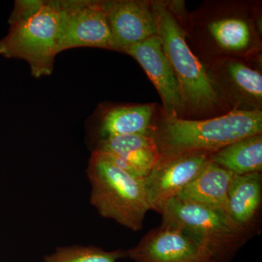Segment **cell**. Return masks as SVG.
Listing matches in <instances>:
<instances>
[{"label":"cell","mask_w":262,"mask_h":262,"mask_svg":"<svg viewBox=\"0 0 262 262\" xmlns=\"http://www.w3.org/2000/svg\"><path fill=\"white\" fill-rule=\"evenodd\" d=\"M262 134L260 110H231L205 120L177 118L164 113L159 125L151 127L160 158L203 151L213 153L236 141Z\"/></svg>","instance_id":"obj_1"},{"label":"cell","mask_w":262,"mask_h":262,"mask_svg":"<svg viewBox=\"0 0 262 262\" xmlns=\"http://www.w3.org/2000/svg\"><path fill=\"white\" fill-rule=\"evenodd\" d=\"M157 32L165 56L178 80L186 116H206L227 103L209 72L193 53L185 32L165 3H151Z\"/></svg>","instance_id":"obj_2"},{"label":"cell","mask_w":262,"mask_h":262,"mask_svg":"<svg viewBox=\"0 0 262 262\" xmlns=\"http://www.w3.org/2000/svg\"><path fill=\"white\" fill-rule=\"evenodd\" d=\"M91 184L90 203L103 218L138 232L151 210L144 179L117 167L107 157L93 151L87 170Z\"/></svg>","instance_id":"obj_3"},{"label":"cell","mask_w":262,"mask_h":262,"mask_svg":"<svg viewBox=\"0 0 262 262\" xmlns=\"http://www.w3.org/2000/svg\"><path fill=\"white\" fill-rule=\"evenodd\" d=\"M158 213L163 222L179 227L196 241L214 262L230 259L247 237L248 231L229 215L178 196L165 202Z\"/></svg>","instance_id":"obj_4"},{"label":"cell","mask_w":262,"mask_h":262,"mask_svg":"<svg viewBox=\"0 0 262 262\" xmlns=\"http://www.w3.org/2000/svg\"><path fill=\"white\" fill-rule=\"evenodd\" d=\"M58 24L56 1H45L30 18L10 24L8 35L0 41V55L27 61L36 78L51 75L58 54Z\"/></svg>","instance_id":"obj_5"},{"label":"cell","mask_w":262,"mask_h":262,"mask_svg":"<svg viewBox=\"0 0 262 262\" xmlns=\"http://www.w3.org/2000/svg\"><path fill=\"white\" fill-rule=\"evenodd\" d=\"M59 15L58 53L75 48L113 51L103 1H56Z\"/></svg>","instance_id":"obj_6"},{"label":"cell","mask_w":262,"mask_h":262,"mask_svg":"<svg viewBox=\"0 0 262 262\" xmlns=\"http://www.w3.org/2000/svg\"><path fill=\"white\" fill-rule=\"evenodd\" d=\"M127 257L134 262H214L192 237L165 222L127 250Z\"/></svg>","instance_id":"obj_7"},{"label":"cell","mask_w":262,"mask_h":262,"mask_svg":"<svg viewBox=\"0 0 262 262\" xmlns=\"http://www.w3.org/2000/svg\"><path fill=\"white\" fill-rule=\"evenodd\" d=\"M211 154L193 151L160 158L144 179L151 210L158 212L165 202L177 196L194 180L209 162Z\"/></svg>","instance_id":"obj_8"},{"label":"cell","mask_w":262,"mask_h":262,"mask_svg":"<svg viewBox=\"0 0 262 262\" xmlns=\"http://www.w3.org/2000/svg\"><path fill=\"white\" fill-rule=\"evenodd\" d=\"M123 53L133 57L145 71L159 93L164 113L184 119L185 108L179 82L165 56L158 34L127 48Z\"/></svg>","instance_id":"obj_9"},{"label":"cell","mask_w":262,"mask_h":262,"mask_svg":"<svg viewBox=\"0 0 262 262\" xmlns=\"http://www.w3.org/2000/svg\"><path fill=\"white\" fill-rule=\"evenodd\" d=\"M103 3L113 51L123 53L127 48L158 34L151 3L137 0Z\"/></svg>","instance_id":"obj_10"},{"label":"cell","mask_w":262,"mask_h":262,"mask_svg":"<svg viewBox=\"0 0 262 262\" xmlns=\"http://www.w3.org/2000/svg\"><path fill=\"white\" fill-rule=\"evenodd\" d=\"M221 61L209 74L224 100L231 97L235 110L261 111V73L234 58Z\"/></svg>","instance_id":"obj_11"},{"label":"cell","mask_w":262,"mask_h":262,"mask_svg":"<svg viewBox=\"0 0 262 262\" xmlns=\"http://www.w3.org/2000/svg\"><path fill=\"white\" fill-rule=\"evenodd\" d=\"M155 104H122L103 108L93 128L98 141L131 134H149Z\"/></svg>","instance_id":"obj_12"},{"label":"cell","mask_w":262,"mask_h":262,"mask_svg":"<svg viewBox=\"0 0 262 262\" xmlns=\"http://www.w3.org/2000/svg\"><path fill=\"white\" fill-rule=\"evenodd\" d=\"M120 158L130 165L141 179H146L159 161L157 141L150 134L115 136L98 141L94 150Z\"/></svg>","instance_id":"obj_13"},{"label":"cell","mask_w":262,"mask_h":262,"mask_svg":"<svg viewBox=\"0 0 262 262\" xmlns=\"http://www.w3.org/2000/svg\"><path fill=\"white\" fill-rule=\"evenodd\" d=\"M234 175L209 160L199 175L176 196L229 216L227 195Z\"/></svg>","instance_id":"obj_14"},{"label":"cell","mask_w":262,"mask_h":262,"mask_svg":"<svg viewBox=\"0 0 262 262\" xmlns=\"http://www.w3.org/2000/svg\"><path fill=\"white\" fill-rule=\"evenodd\" d=\"M261 173L234 174L228 190L229 216L248 231L261 203Z\"/></svg>","instance_id":"obj_15"},{"label":"cell","mask_w":262,"mask_h":262,"mask_svg":"<svg viewBox=\"0 0 262 262\" xmlns=\"http://www.w3.org/2000/svg\"><path fill=\"white\" fill-rule=\"evenodd\" d=\"M209 160L235 175L261 173L262 134L245 138L211 153Z\"/></svg>","instance_id":"obj_16"},{"label":"cell","mask_w":262,"mask_h":262,"mask_svg":"<svg viewBox=\"0 0 262 262\" xmlns=\"http://www.w3.org/2000/svg\"><path fill=\"white\" fill-rule=\"evenodd\" d=\"M208 35L219 49L229 54L247 51L253 42L251 25L239 16L212 19L207 24Z\"/></svg>","instance_id":"obj_17"},{"label":"cell","mask_w":262,"mask_h":262,"mask_svg":"<svg viewBox=\"0 0 262 262\" xmlns=\"http://www.w3.org/2000/svg\"><path fill=\"white\" fill-rule=\"evenodd\" d=\"M124 257H127L125 250L106 251L96 246H71L57 248L45 256L44 262H117Z\"/></svg>","instance_id":"obj_18"},{"label":"cell","mask_w":262,"mask_h":262,"mask_svg":"<svg viewBox=\"0 0 262 262\" xmlns=\"http://www.w3.org/2000/svg\"><path fill=\"white\" fill-rule=\"evenodd\" d=\"M44 3L45 1H42V0L15 1L14 9L10 15L9 23L10 24H14L30 18L31 16L39 11Z\"/></svg>","instance_id":"obj_19"}]
</instances>
